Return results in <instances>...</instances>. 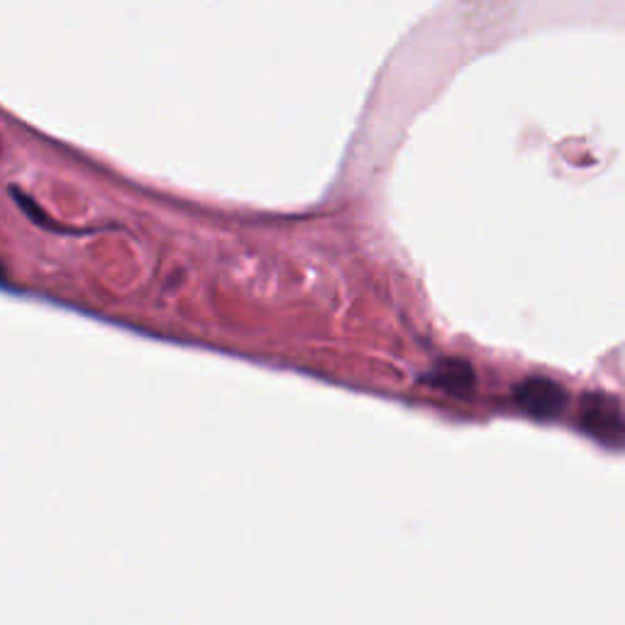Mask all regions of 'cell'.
<instances>
[{
    "label": "cell",
    "instance_id": "obj_2",
    "mask_svg": "<svg viewBox=\"0 0 625 625\" xmlns=\"http://www.w3.org/2000/svg\"><path fill=\"white\" fill-rule=\"evenodd\" d=\"M513 396L515 406L535 420H554L566 408V391L552 379H525Z\"/></svg>",
    "mask_w": 625,
    "mask_h": 625
},
{
    "label": "cell",
    "instance_id": "obj_3",
    "mask_svg": "<svg viewBox=\"0 0 625 625\" xmlns=\"http://www.w3.org/2000/svg\"><path fill=\"white\" fill-rule=\"evenodd\" d=\"M428 384L439 386L449 391V394H457V396H464L467 391H472L474 386V371L464 361H443L433 374L428 377Z\"/></svg>",
    "mask_w": 625,
    "mask_h": 625
},
{
    "label": "cell",
    "instance_id": "obj_1",
    "mask_svg": "<svg viewBox=\"0 0 625 625\" xmlns=\"http://www.w3.org/2000/svg\"><path fill=\"white\" fill-rule=\"evenodd\" d=\"M579 425L605 445H618L625 439V413L618 398L586 394L579 406Z\"/></svg>",
    "mask_w": 625,
    "mask_h": 625
}]
</instances>
